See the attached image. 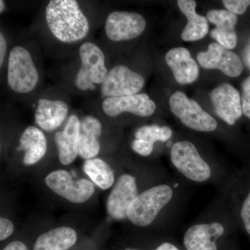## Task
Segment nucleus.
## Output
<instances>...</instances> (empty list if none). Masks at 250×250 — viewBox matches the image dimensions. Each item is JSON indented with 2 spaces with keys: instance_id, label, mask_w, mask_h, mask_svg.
<instances>
[{
  "instance_id": "1",
  "label": "nucleus",
  "mask_w": 250,
  "mask_h": 250,
  "mask_svg": "<svg viewBox=\"0 0 250 250\" xmlns=\"http://www.w3.org/2000/svg\"><path fill=\"white\" fill-rule=\"evenodd\" d=\"M46 26L60 43L72 45L86 39L91 24L76 0H51L45 9Z\"/></svg>"
},
{
  "instance_id": "20",
  "label": "nucleus",
  "mask_w": 250,
  "mask_h": 250,
  "mask_svg": "<svg viewBox=\"0 0 250 250\" xmlns=\"http://www.w3.org/2000/svg\"><path fill=\"white\" fill-rule=\"evenodd\" d=\"M172 136V130L169 126L144 125L135 131L134 139L131 143V149L139 155L147 157L152 154L156 143L166 142Z\"/></svg>"
},
{
  "instance_id": "5",
  "label": "nucleus",
  "mask_w": 250,
  "mask_h": 250,
  "mask_svg": "<svg viewBox=\"0 0 250 250\" xmlns=\"http://www.w3.org/2000/svg\"><path fill=\"white\" fill-rule=\"evenodd\" d=\"M79 57L80 65L74 77L75 88L82 93L100 88L109 70L103 49L95 42L85 41L79 48Z\"/></svg>"
},
{
  "instance_id": "22",
  "label": "nucleus",
  "mask_w": 250,
  "mask_h": 250,
  "mask_svg": "<svg viewBox=\"0 0 250 250\" xmlns=\"http://www.w3.org/2000/svg\"><path fill=\"white\" fill-rule=\"evenodd\" d=\"M177 5L188 20L187 25L181 34L182 40L195 42L205 38L209 29L208 21L205 16L197 14L195 11L196 1L195 0H179Z\"/></svg>"
},
{
  "instance_id": "2",
  "label": "nucleus",
  "mask_w": 250,
  "mask_h": 250,
  "mask_svg": "<svg viewBox=\"0 0 250 250\" xmlns=\"http://www.w3.org/2000/svg\"><path fill=\"white\" fill-rule=\"evenodd\" d=\"M177 197V187L170 182L152 186L140 192L129 206L126 218L135 226L147 228L173 206Z\"/></svg>"
},
{
  "instance_id": "28",
  "label": "nucleus",
  "mask_w": 250,
  "mask_h": 250,
  "mask_svg": "<svg viewBox=\"0 0 250 250\" xmlns=\"http://www.w3.org/2000/svg\"><path fill=\"white\" fill-rule=\"evenodd\" d=\"M14 231V225L9 219L0 218V241H3L11 236Z\"/></svg>"
},
{
  "instance_id": "14",
  "label": "nucleus",
  "mask_w": 250,
  "mask_h": 250,
  "mask_svg": "<svg viewBox=\"0 0 250 250\" xmlns=\"http://www.w3.org/2000/svg\"><path fill=\"white\" fill-rule=\"evenodd\" d=\"M197 59L206 70L218 69L229 77L240 76L243 72V65L239 57L218 42H211L207 51L197 53Z\"/></svg>"
},
{
  "instance_id": "15",
  "label": "nucleus",
  "mask_w": 250,
  "mask_h": 250,
  "mask_svg": "<svg viewBox=\"0 0 250 250\" xmlns=\"http://www.w3.org/2000/svg\"><path fill=\"white\" fill-rule=\"evenodd\" d=\"M210 97L217 116L230 126L243 115L241 95L233 85L223 83L210 92Z\"/></svg>"
},
{
  "instance_id": "19",
  "label": "nucleus",
  "mask_w": 250,
  "mask_h": 250,
  "mask_svg": "<svg viewBox=\"0 0 250 250\" xmlns=\"http://www.w3.org/2000/svg\"><path fill=\"white\" fill-rule=\"evenodd\" d=\"M80 119L79 155L88 160L96 157L100 154L103 125L101 121L93 115H85Z\"/></svg>"
},
{
  "instance_id": "32",
  "label": "nucleus",
  "mask_w": 250,
  "mask_h": 250,
  "mask_svg": "<svg viewBox=\"0 0 250 250\" xmlns=\"http://www.w3.org/2000/svg\"><path fill=\"white\" fill-rule=\"evenodd\" d=\"M5 9H6V4H5L4 1L1 0L0 1V12L1 14L4 12Z\"/></svg>"
},
{
  "instance_id": "3",
  "label": "nucleus",
  "mask_w": 250,
  "mask_h": 250,
  "mask_svg": "<svg viewBox=\"0 0 250 250\" xmlns=\"http://www.w3.org/2000/svg\"><path fill=\"white\" fill-rule=\"evenodd\" d=\"M41 73L36 59L25 45H14L7 60L6 82L11 91L26 95L35 91L41 82Z\"/></svg>"
},
{
  "instance_id": "7",
  "label": "nucleus",
  "mask_w": 250,
  "mask_h": 250,
  "mask_svg": "<svg viewBox=\"0 0 250 250\" xmlns=\"http://www.w3.org/2000/svg\"><path fill=\"white\" fill-rule=\"evenodd\" d=\"M172 113L182 124L194 131L213 132L218 128V123L206 112L195 100L189 99L183 92L177 91L169 99Z\"/></svg>"
},
{
  "instance_id": "24",
  "label": "nucleus",
  "mask_w": 250,
  "mask_h": 250,
  "mask_svg": "<svg viewBox=\"0 0 250 250\" xmlns=\"http://www.w3.org/2000/svg\"><path fill=\"white\" fill-rule=\"evenodd\" d=\"M236 187L231 214L235 223L250 236V174Z\"/></svg>"
},
{
  "instance_id": "27",
  "label": "nucleus",
  "mask_w": 250,
  "mask_h": 250,
  "mask_svg": "<svg viewBox=\"0 0 250 250\" xmlns=\"http://www.w3.org/2000/svg\"><path fill=\"white\" fill-rule=\"evenodd\" d=\"M223 3L228 11L235 15L244 14L250 6V0H224Z\"/></svg>"
},
{
  "instance_id": "23",
  "label": "nucleus",
  "mask_w": 250,
  "mask_h": 250,
  "mask_svg": "<svg viewBox=\"0 0 250 250\" xmlns=\"http://www.w3.org/2000/svg\"><path fill=\"white\" fill-rule=\"evenodd\" d=\"M76 231L70 227H59L41 234L33 250H67L76 243Z\"/></svg>"
},
{
  "instance_id": "6",
  "label": "nucleus",
  "mask_w": 250,
  "mask_h": 250,
  "mask_svg": "<svg viewBox=\"0 0 250 250\" xmlns=\"http://www.w3.org/2000/svg\"><path fill=\"white\" fill-rule=\"evenodd\" d=\"M235 223L231 213L213 215L192 224L184 235L186 250H218V241Z\"/></svg>"
},
{
  "instance_id": "25",
  "label": "nucleus",
  "mask_w": 250,
  "mask_h": 250,
  "mask_svg": "<svg viewBox=\"0 0 250 250\" xmlns=\"http://www.w3.org/2000/svg\"><path fill=\"white\" fill-rule=\"evenodd\" d=\"M83 170L92 182L103 190H107L114 184V172L103 159L95 157L85 160Z\"/></svg>"
},
{
  "instance_id": "33",
  "label": "nucleus",
  "mask_w": 250,
  "mask_h": 250,
  "mask_svg": "<svg viewBox=\"0 0 250 250\" xmlns=\"http://www.w3.org/2000/svg\"><path fill=\"white\" fill-rule=\"evenodd\" d=\"M125 250H139L134 249V248H126V249H125Z\"/></svg>"
},
{
  "instance_id": "12",
  "label": "nucleus",
  "mask_w": 250,
  "mask_h": 250,
  "mask_svg": "<svg viewBox=\"0 0 250 250\" xmlns=\"http://www.w3.org/2000/svg\"><path fill=\"white\" fill-rule=\"evenodd\" d=\"M70 104L59 97H41L36 103L34 118L38 127L51 132L60 127L68 119Z\"/></svg>"
},
{
  "instance_id": "31",
  "label": "nucleus",
  "mask_w": 250,
  "mask_h": 250,
  "mask_svg": "<svg viewBox=\"0 0 250 250\" xmlns=\"http://www.w3.org/2000/svg\"><path fill=\"white\" fill-rule=\"evenodd\" d=\"M155 250H180L173 243L170 242H164L159 245Z\"/></svg>"
},
{
  "instance_id": "8",
  "label": "nucleus",
  "mask_w": 250,
  "mask_h": 250,
  "mask_svg": "<svg viewBox=\"0 0 250 250\" xmlns=\"http://www.w3.org/2000/svg\"><path fill=\"white\" fill-rule=\"evenodd\" d=\"M145 83L146 81L141 74L133 71L126 65L118 64L108 70L100 87V95L103 99L136 95L143 89Z\"/></svg>"
},
{
  "instance_id": "29",
  "label": "nucleus",
  "mask_w": 250,
  "mask_h": 250,
  "mask_svg": "<svg viewBox=\"0 0 250 250\" xmlns=\"http://www.w3.org/2000/svg\"><path fill=\"white\" fill-rule=\"evenodd\" d=\"M8 52V42L4 32H0V67H2Z\"/></svg>"
},
{
  "instance_id": "30",
  "label": "nucleus",
  "mask_w": 250,
  "mask_h": 250,
  "mask_svg": "<svg viewBox=\"0 0 250 250\" xmlns=\"http://www.w3.org/2000/svg\"><path fill=\"white\" fill-rule=\"evenodd\" d=\"M2 250H28L27 247L21 241H13L5 247Z\"/></svg>"
},
{
  "instance_id": "26",
  "label": "nucleus",
  "mask_w": 250,
  "mask_h": 250,
  "mask_svg": "<svg viewBox=\"0 0 250 250\" xmlns=\"http://www.w3.org/2000/svg\"><path fill=\"white\" fill-rule=\"evenodd\" d=\"M241 90L243 114L250 119V76L243 80Z\"/></svg>"
},
{
  "instance_id": "4",
  "label": "nucleus",
  "mask_w": 250,
  "mask_h": 250,
  "mask_svg": "<svg viewBox=\"0 0 250 250\" xmlns=\"http://www.w3.org/2000/svg\"><path fill=\"white\" fill-rule=\"evenodd\" d=\"M170 161L176 170L189 182L205 184L218 178L220 171L212 167L190 141L174 143L170 149Z\"/></svg>"
},
{
  "instance_id": "9",
  "label": "nucleus",
  "mask_w": 250,
  "mask_h": 250,
  "mask_svg": "<svg viewBox=\"0 0 250 250\" xmlns=\"http://www.w3.org/2000/svg\"><path fill=\"white\" fill-rule=\"evenodd\" d=\"M45 182L52 191L72 203H84L95 192V187L91 182L85 179L74 181L66 170L50 172L46 176Z\"/></svg>"
},
{
  "instance_id": "13",
  "label": "nucleus",
  "mask_w": 250,
  "mask_h": 250,
  "mask_svg": "<svg viewBox=\"0 0 250 250\" xmlns=\"http://www.w3.org/2000/svg\"><path fill=\"white\" fill-rule=\"evenodd\" d=\"M139 194L136 177L129 173L122 174L108 195L106 202L108 215L116 220L126 218L129 206Z\"/></svg>"
},
{
  "instance_id": "17",
  "label": "nucleus",
  "mask_w": 250,
  "mask_h": 250,
  "mask_svg": "<svg viewBox=\"0 0 250 250\" xmlns=\"http://www.w3.org/2000/svg\"><path fill=\"white\" fill-rule=\"evenodd\" d=\"M207 18L215 25V29L210 31L211 38L226 49H234L238 41L235 30L238 22L236 15L228 10H210L207 13Z\"/></svg>"
},
{
  "instance_id": "10",
  "label": "nucleus",
  "mask_w": 250,
  "mask_h": 250,
  "mask_svg": "<svg viewBox=\"0 0 250 250\" xmlns=\"http://www.w3.org/2000/svg\"><path fill=\"white\" fill-rule=\"evenodd\" d=\"M147 22L142 15L128 11H115L105 20L104 34L112 42L133 40L144 32Z\"/></svg>"
},
{
  "instance_id": "21",
  "label": "nucleus",
  "mask_w": 250,
  "mask_h": 250,
  "mask_svg": "<svg viewBox=\"0 0 250 250\" xmlns=\"http://www.w3.org/2000/svg\"><path fill=\"white\" fill-rule=\"evenodd\" d=\"M18 151L24 152L23 163L26 166L37 164L45 155L47 141L43 131L38 126H27L19 139Z\"/></svg>"
},
{
  "instance_id": "11",
  "label": "nucleus",
  "mask_w": 250,
  "mask_h": 250,
  "mask_svg": "<svg viewBox=\"0 0 250 250\" xmlns=\"http://www.w3.org/2000/svg\"><path fill=\"white\" fill-rule=\"evenodd\" d=\"M156 108L155 103L146 93L103 99L101 103L103 113L111 118H117L124 113L147 118L154 114Z\"/></svg>"
},
{
  "instance_id": "16",
  "label": "nucleus",
  "mask_w": 250,
  "mask_h": 250,
  "mask_svg": "<svg viewBox=\"0 0 250 250\" xmlns=\"http://www.w3.org/2000/svg\"><path fill=\"white\" fill-rule=\"evenodd\" d=\"M81 119L77 115H70L63 128L54 135L59 160L64 166L70 165L79 155Z\"/></svg>"
},
{
  "instance_id": "18",
  "label": "nucleus",
  "mask_w": 250,
  "mask_h": 250,
  "mask_svg": "<svg viewBox=\"0 0 250 250\" xmlns=\"http://www.w3.org/2000/svg\"><path fill=\"white\" fill-rule=\"evenodd\" d=\"M165 60L172 70L176 82L179 84H189L198 78V65L187 49H171L166 53Z\"/></svg>"
}]
</instances>
